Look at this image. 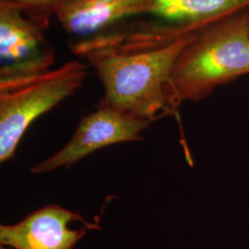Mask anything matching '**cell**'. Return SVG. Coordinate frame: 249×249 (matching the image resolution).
Masks as SVG:
<instances>
[{"instance_id": "11", "label": "cell", "mask_w": 249, "mask_h": 249, "mask_svg": "<svg viewBox=\"0 0 249 249\" xmlns=\"http://www.w3.org/2000/svg\"><path fill=\"white\" fill-rule=\"evenodd\" d=\"M60 1H64V0H56V2L55 3H57V2H60ZM55 5V4H54ZM54 7V6H53Z\"/></svg>"}, {"instance_id": "7", "label": "cell", "mask_w": 249, "mask_h": 249, "mask_svg": "<svg viewBox=\"0 0 249 249\" xmlns=\"http://www.w3.org/2000/svg\"><path fill=\"white\" fill-rule=\"evenodd\" d=\"M79 213L48 205L19 223L0 225V244L14 249H73L86 231L100 229Z\"/></svg>"}, {"instance_id": "4", "label": "cell", "mask_w": 249, "mask_h": 249, "mask_svg": "<svg viewBox=\"0 0 249 249\" xmlns=\"http://www.w3.org/2000/svg\"><path fill=\"white\" fill-rule=\"evenodd\" d=\"M249 9V0H144L142 15L119 32L116 48H158Z\"/></svg>"}, {"instance_id": "12", "label": "cell", "mask_w": 249, "mask_h": 249, "mask_svg": "<svg viewBox=\"0 0 249 249\" xmlns=\"http://www.w3.org/2000/svg\"><path fill=\"white\" fill-rule=\"evenodd\" d=\"M0 249H4V248H3V246H2V247H1V248H0Z\"/></svg>"}, {"instance_id": "9", "label": "cell", "mask_w": 249, "mask_h": 249, "mask_svg": "<svg viewBox=\"0 0 249 249\" xmlns=\"http://www.w3.org/2000/svg\"><path fill=\"white\" fill-rule=\"evenodd\" d=\"M20 5L25 11L33 15L51 17L56 0H8Z\"/></svg>"}, {"instance_id": "2", "label": "cell", "mask_w": 249, "mask_h": 249, "mask_svg": "<svg viewBox=\"0 0 249 249\" xmlns=\"http://www.w3.org/2000/svg\"><path fill=\"white\" fill-rule=\"evenodd\" d=\"M249 74L248 13L242 11L198 31L179 54L166 87L170 115L199 102L218 86Z\"/></svg>"}, {"instance_id": "1", "label": "cell", "mask_w": 249, "mask_h": 249, "mask_svg": "<svg viewBox=\"0 0 249 249\" xmlns=\"http://www.w3.org/2000/svg\"><path fill=\"white\" fill-rule=\"evenodd\" d=\"M196 33L181 36L158 48L119 52L101 48L86 53L101 80V106L152 122L170 116L166 87L179 54Z\"/></svg>"}, {"instance_id": "3", "label": "cell", "mask_w": 249, "mask_h": 249, "mask_svg": "<svg viewBox=\"0 0 249 249\" xmlns=\"http://www.w3.org/2000/svg\"><path fill=\"white\" fill-rule=\"evenodd\" d=\"M86 76L87 67L73 60L34 78L0 83L1 162L13 158L30 124L74 94Z\"/></svg>"}, {"instance_id": "6", "label": "cell", "mask_w": 249, "mask_h": 249, "mask_svg": "<svg viewBox=\"0 0 249 249\" xmlns=\"http://www.w3.org/2000/svg\"><path fill=\"white\" fill-rule=\"evenodd\" d=\"M151 122L107 106L80 119L71 141L61 150L31 169L43 174L70 167L90 153L116 143L143 141L142 132Z\"/></svg>"}, {"instance_id": "5", "label": "cell", "mask_w": 249, "mask_h": 249, "mask_svg": "<svg viewBox=\"0 0 249 249\" xmlns=\"http://www.w3.org/2000/svg\"><path fill=\"white\" fill-rule=\"evenodd\" d=\"M50 17L33 15L14 2L0 0V83L50 71L55 55L45 37Z\"/></svg>"}, {"instance_id": "8", "label": "cell", "mask_w": 249, "mask_h": 249, "mask_svg": "<svg viewBox=\"0 0 249 249\" xmlns=\"http://www.w3.org/2000/svg\"><path fill=\"white\" fill-rule=\"evenodd\" d=\"M144 0H64L55 3L53 14L74 45L109 36L140 18Z\"/></svg>"}, {"instance_id": "10", "label": "cell", "mask_w": 249, "mask_h": 249, "mask_svg": "<svg viewBox=\"0 0 249 249\" xmlns=\"http://www.w3.org/2000/svg\"><path fill=\"white\" fill-rule=\"evenodd\" d=\"M247 13H248V18H249V9L247 10Z\"/></svg>"}]
</instances>
